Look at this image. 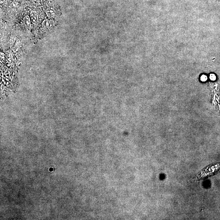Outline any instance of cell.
<instances>
[{
	"mask_svg": "<svg viewBox=\"0 0 220 220\" xmlns=\"http://www.w3.org/2000/svg\"><path fill=\"white\" fill-rule=\"evenodd\" d=\"M4 1H5V0H1V4H2V3H4Z\"/></svg>",
	"mask_w": 220,
	"mask_h": 220,
	"instance_id": "ba28073f",
	"label": "cell"
},
{
	"mask_svg": "<svg viewBox=\"0 0 220 220\" xmlns=\"http://www.w3.org/2000/svg\"><path fill=\"white\" fill-rule=\"evenodd\" d=\"M34 1L37 2H41L42 0H34Z\"/></svg>",
	"mask_w": 220,
	"mask_h": 220,
	"instance_id": "52a82bcc",
	"label": "cell"
},
{
	"mask_svg": "<svg viewBox=\"0 0 220 220\" xmlns=\"http://www.w3.org/2000/svg\"><path fill=\"white\" fill-rule=\"evenodd\" d=\"M209 78H210V80H211L214 81L216 79V75L214 74L210 75Z\"/></svg>",
	"mask_w": 220,
	"mask_h": 220,
	"instance_id": "8992f818",
	"label": "cell"
},
{
	"mask_svg": "<svg viewBox=\"0 0 220 220\" xmlns=\"http://www.w3.org/2000/svg\"><path fill=\"white\" fill-rule=\"evenodd\" d=\"M42 25L45 29H50L54 26V22L51 20L45 19L42 23Z\"/></svg>",
	"mask_w": 220,
	"mask_h": 220,
	"instance_id": "6da1fadb",
	"label": "cell"
},
{
	"mask_svg": "<svg viewBox=\"0 0 220 220\" xmlns=\"http://www.w3.org/2000/svg\"><path fill=\"white\" fill-rule=\"evenodd\" d=\"M24 23L27 29L30 30L31 28V21L30 17L28 16H26L24 18Z\"/></svg>",
	"mask_w": 220,
	"mask_h": 220,
	"instance_id": "3957f363",
	"label": "cell"
},
{
	"mask_svg": "<svg viewBox=\"0 0 220 220\" xmlns=\"http://www.w3.org/2000/svg\"><path fill=\"white\" fill-rule=\"evenodd\" d=\"M47 17L49 18H53L55 16V13L52 9H48L46 11Z\"/></svg>",
	"mask_w": 220,
	"mask_h": 220,
	"instance_id": "277c9868",
	"label": "cell"
},
{
	"mask_svg": "<svg viewBox=\"0 0 220 220\" xmlns=\"http://www.w3.org/2000/svg\"><path fill=\"white\" fill-rule=\"evenodd\" d=\"M30 19H31V23L33 24L36 23L38 20L37 13L36 11H31L30 13Z\"/></svg>",
	"mask_w": 220,
	"mask_h": 220,
	"instance_id": "7a4b0ae2",
	"label": "cell"
},
{
	"mask_svg": "<svg viewBox=\"0 0 220 220\" xmlns=\"http://www.w3.org/2000/svg\"><path fill=\"white\" fill-rule=\"evenodd\" d=\"M201 80L203 82L206 81L207 80V77L206 75H202L201 78Z\"/></svg>",
	"mask_w": 220,
	"mask_h": 220,
	"instance_id": "5b68a950",
	"label": "cell"
}]
</instances>
